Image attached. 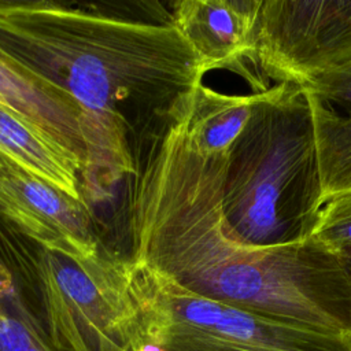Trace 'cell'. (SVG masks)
Segmentation results:
<instances>
[{
    "instance_id": "obj_11",
    "label": "cell",
    "mask_w": 351,
    "mask_h": 351,
    "mask_svg": "<svg viewBox=\"0 0 351 351\" xmlns=\"http://www.w3.org/2000/svg\"><path fill=\"white\" fill-rule=\"evenodd\" d=\"M256 92L225 95L199 85L170 118L181 122L191 147L204 156H228L252 114Z\"/></svg>"
},
{
    "instance_id": "obj_7",
    "label": "cell",
    "mask_w": 351,
    "mask_h": 351,
    "mask_svg": "<svg viewBox=\"0 0 351 351\" xmlns=\"http://www.w3.org/2000/svg\"><path fill=\"white\" fill-rule=\"evenodd\" d=\"M261 0H182L170 15L207 70L241 74L252 62Z\"/></svg>"
},
{
    "instance_id": "obj_5",
    "label": "cell",
    "mask_w": 351,
    "mask_h": 351,
    "mask_svg": "<svg viewBox=\"0 0 351 351\" xmlns=\"http://www.w3.org/2000/svg\"><path fill=\"white\" fill-rule=\"evenodd\" d=\"M251 63L299 86L351 69V0H261Z\"/></svg>"
},
{
    "instance_id": "obj_2",
    "label": "cell",
    "mask_w": 351,
    "mask_h": 351,
    "mask_svg": "<svg viewBox=\"0 0 351 351\" xmlns=\"http://www.w3.org/2000/svg\"><path fill=\"white\" fill-rule=\"evenodd\" d=\"M0 55L84 112V192L134 171L132 122L170 119L208 71L176 25L52 1H0Z\"/></svg>"
},
{
    "instance_id": "obj_6",
    "label": "cell",
    "mask_w": 351,
    "mask_h": 351,
    "mask_svg": "<svg viewBox=\"0 0 351 351\" xmlns=\"http://www.w3.org/2000/svg\"><path fill=\"white\" fill-rule=\"evenodd\" d=\"M0 214L47 252L73 263L100 255L86 202L69 197L1 154Z\"/></svg>"
},
{
    "instance_id": "obj_9",
    "label": "cell",
    "mask_w": 351,
    "mask_h": 351,
    "mask_svg": "<svg viewBox=\"0 0 351 351\" xmlns=\"http://www.w3.org/2000/svg\"><path fill=\"white\" fill-rule=\"evenodd\" d=\"M0 104L47 132L85 162L84 112L77 101L1 55Z\"/></svg>"
},
{
    "instance_id": "obj_4",
    "label": "cell",
    "mask_w": 351,
    "mask_h": 351,
    "mask_svg": "<svg viewBox=\"0 0 351 351\" xmlns=\"http://www.w3.org/2000/svg\"><path fill=\"white\" fill-rule=\"evenodd\" d=\"M144 344L166 351H351V336L274 321L188 291L156 269L123 259Z\"/></svg>"
},
{
    "instance_id": "obj_13",
    "label": "cell",
    "mask_w": 351,
    "mask_h": 351,
    "mask_svg": "<svg viewBox=\"0 0 351 351\" xmlns=\"http://www.w3.org/2000/svg\"><path fill=\"white\" fill-rule=\"evenodd\" d=\"M0 351H60L47 339L23 304L8 311L0 306Z\"/></svg>"
},
{
    "instance_id": "obj_3",
    "label": "cell",
    "mask_w": 351,
    "mask_h": 351,
    "mask_svg": "<svg viewBox=\"0 0 351 351\" xmlns=\"http://www.w3.org/2000/svg\"><path fill=\"white\" fill-rule=\"evenodd\" d=\"M324 204L310 106L302 88L256 90L252 114L226 162L222 210L229 233L251 247L313 236Z\"/></svg>"
},
{
    "instance_id": "obj_8",
    "label": "cell",
    "mask_w": 351,
    "mask_h": 351,
    "mask_svg": "<svg viewBox=\"0 0 351 351\" xmlns=\"http://www.w3.org/2000/svg\"><path fill=\"white\" fill-rule=\"evenodd\" d=\"M300 88L311 111L325 202L351 189V69Z\"/></svg>"
},
{
    "instance_id": "obj_12",
    "label": "cell",
    "mask_w": 351,
    "mask_h": 351,
    "mask_svg": "<svg viewBox=\"0 0 351 351\" xmlns=\"http://www.w3.org/2000/svg\"><path fill=\"white\" fill-rule=\"evenodd\" d=\"M311 237L351 262V189L325 199Z\"/></svg>"
},
{
    "instance_id": "obj_10",
    "label": "cell",
    "mask_w": 351,
    "mask_h": 351,
    "mask_svg": "<svg viewBox=\"0 0 351 351\" xmlns=\"http://www.w3.org/2000/svg\"><path fill=\"white\" fill-rule=\"evenodd\" d=\"M0 154L71 199L85 202L84 162L47 132L0 104Z\"/></svg>"
},
{
    "instance_id": "obj_1",
    "label": "cell",
    "mask_w": 351,
    "mask_h": 351,
    "mask_svg": "<svg viewBox=\"0 0 351 351\" xmlns=\"http://www.w3.org/2000/svg\"><path fill=\"white\" fill-rule=\"evenodd\" d=\"M226 159L177 147L151 160L126 197L129 258L200 296L351 336V262L319 240L251 247L225 222Z\"/></svg>"
}]
</instances>
